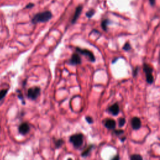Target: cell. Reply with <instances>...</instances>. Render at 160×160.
Listing matches in <instances>:
<instances>
[{"mask_svg":"<svg viewBox=\"0 0 160 160\" xmlns=\"http://www.w3.org/2000/svg\"><path fill=\"white\" fill-rule=\"evenodd\" d=\"M123 50L126 51V52H128V51L130 50V49H131V46H130V45L129 44V43H125V45H124V46H123Z\"/></svg>","mask_w":160,"mask_h":160,"instance_id":"19","label":"cell"},{"mask_svg":"<svg viewBox=\"0 0 160 160\" xmlns=\"http://www.w3.org/2000/svg\"><path fill=\"white\" fill-rule=\"evenodd\" d=\"M125 140H126V138H125V137L123 138L122 139H121V141H125Z\"/></svg>","mask_w":160,"mask_h":160,"instance_id":"27","label":"cell"},{"mask_svg":"<svg viewBox=\"0 0 160 160\" xmlns=\"http://www.w3.org/2000/svg\"><path fill=\"white\" fill-rule=\"evenodd\" d=\"M86 120L88 123H90V124H91V123H93V120L91 117H90V116H86Z\"/></svg>","mask_w":160,"mask_h":160,"instance_id":"21","label":"cell"},{"mask_svg":"<svg viewBox=\"0 0 160 160\" xmlns=\"http://www.w3.org/2000/svg\"><path fill=\"white\" fill-rule=\"evenodd\" d=\"M81 63V60L78 54H73L70 60V64L72 65H77Z\"/></svg>","mask_w":160,"mask_h":160,"instance_id":"10","label":"cell"},{"mask_svg":"<svg viewBox=\"0 0 160 160\" xmlns=\"http://www.w3.org/2000/svg\"><path fill=\"white\" fill-rule=\"evenodd\" d=\"M30 126L27 123H23L22 124H21L19 126V132L20 134L25 135L30 132Z\"/></svg>","mask_w":160,"mask_h":160,"instance_id":"6","label":"cell"},{"mask_svg":"<svg viewBox=\"0 0 160 160\" xmlns=\"http://www.w3.org/2000/svg\"><path fill=\"white\" fill-rule=\"evenodd\" d=\"M19 93V94H18V98H19V99H21V101H23V104H25V101H24V98H23V95H22V94H21V91H18Z\"/></svg>","mask_w":160,"mask_h":160,"instance_id":"22","label":"cell"},{"mask_svg":"<svg viewBox=\"0 0 160 160\" xmlns=\"http://www.w3.org/2000/svg\"><path fill=\"white\" fill-rule=\"evenodd\" d=\"M149 1L152 6H153L155 4V0H149Z\"/></svg>","mask_w":160,"mask_h":160,"instance_id":"24","label":"cell"},{"mask_svg":"<svg viewBox=\"0 0 160 160\" xmlns=\"http://www.w3.org/2000/svg\"><path fill=\"white\" fill-rule=\"evenodd\" d=\"M84 136L81 133H78L72 135L70 138V141L73 144V146L76 148H79L82 146L83 143Z\"/></svg>","mask_w":160,"mask_h":160,"instance_id":"2","label":"cell"},{"mask_svg":"<svg viewBox=\"0 0 160 160\" xmlns=\"http://www.w3.org/2000/svg\"><path fill=\"white\" fill-rule=\"evenodd\" d=\"M110 21L109 19H105L102 21V23H101V27H102L103 30L104 31H107V29H108V25L110 24Z\"/></svg>","mask_w":160,"mask_h":160,"instance_id":"13","label":"cell"},{"mask_svg":"<svg viewBox=\"0 0 160 160\" xmlns=\"http://www.w3.org/2000/svg\"><path fill=\"white\" fill-rule=\"evenodd\" d=\"M132 126L133 129L138 130L141 126V121L138 117H134L132 120Z\"/></svg>","mask_w":160,"mask_h":160,"instance_id":"7","label":"cell"},{"mask_svg":"<svg viewBox=\"0 0 160 160\" xmlns=\"http://www.w3.org/2000/svg\"><path fill=\"white\" fill-rule=\"evenodd\" d=\"M8 90L6 89V90H2L0 91V101H1V99H3L5 96L6 95V94L7 93H8Z\"/></svg>","mask_w":160,"mask_h":160,"instance_id":"15","label":"cell"},{"mask_svg":"<svg viewBox=\"0 0 160 160\" xmlns=\"http://www.w3.org/2000/svg\"><path fill=\"white\" fill-rule=\"evenodd\" d=\"M34 6V4H33V3H29L28 4H27L26 6V7H25V8L26 9H28V8H33V7Z\"/></svg>","mask_w":160,"mask_h":160,"instance_id":"23","label":"cell"},{"mask_svg":"<svg viewBox=\"0 0 160 160\" xmlns=\"http://www.w3.org/2000/svg\"><path fill=\"white\" fill-rule=\"evenodd\" d=\"M93 145H90V146L87 148L83 153H81V156L82 157H86V156H88L90 153V152L91 151V150L93 149Z\"/></svg>","mask_w":160,"mask_h":160,"instance_id":"12","label":"cell"},{"mask_svg":"<svg viewBox=\"0 0 160 160\" xmlns=\"http://www.w3.org/2000/svg\"><path fill=\"white\" fill-rule=\"evenodd\" d=\"M82 10H83V6L82 5H79L77 7L76 10H75L73 18V19H72V21H71L72 24H74L76 23V21L78 19L80 14H81V13L82 11Z\"/></svg>","mask_w":160,"mask_h":160,"instance_id":"9","label":"cell"},{"mask_svg":"<svg viewBox=\"0 0 160 160\" xmlns=\"http://www.w3.org/2000/svg\"><path fill=\"white\" fill-rule=\"evenodd\" d=\"M125 123H126V120H125V118H121L119 119V120H118L119 126H120V127H123V126L125 125Z\"/></svg>","mask_w":160,"mask_h":160,"instance_id":"18","label":"cell"},{"mask_svg":"<svg viewBox=\"0 0 160 160\" xmlns=\"http://www.w3.org/2000/svg\"><path fill=\"white\" fill-rule=\"evenodd\" d=\"M114 133L116 135H121L122 134L124 133V131L122 130V129H117V130H115L114 131Z\"/></svg>","mask_w":160,"mask_h":160,"instance_id":"20","label":"cell"},{"mask_svg":"<svg viewBox=\"0 0 160 160\" xmlns=\"http://www.w3.org/2000/svg\"><path fill=\"white\" fill-rule=\"evenodd\" d=\"M55 147L56 148H60L62 145L64 144V141L62 139H59V140H57L55 141Z\"/></svg>","mask_w":160,"mask_h":160,"instance_id":"14","label":"cell"},{"mask_svg":"<svg viewBox=\"0 0 160 160\" xmlns=\"http://www.w3.org/2000/svg\"><path fill=\"white\" fill-rule=\"evenodd\" d=\"M105 126L106 128L109 129H114L116 127V122L113 119H108L106 120Z\"/></svg>","mask_w":160,"mask_h":160,"instance_id":"11","label":"cell"},{"mask_svg":"<svg viewBox=\"0 0 160 160\" xmlns=\"http://www.w3.org/2000/svg\"><path fill=\"white\" fill-rule=\"evenodd\" d=\"M130 159L132 160H141L143 159V157L140 155H133L131 156Z\"/></svg>","mask_w":160,"mask_h":160,"instance_id":"16","label":"cell"},{"mask_svg":"<svg viewBox=\"0 0 160 160\" xmlns=\"http://www.w3.org/2000/svg\"><path fill=\"white\" fill-rule=\"evenodd\" d=\"M52 18V13L49 11L39 13L35 14L32 19V23L36 24L38 23H45Z\"/></svg>","mask_w":160,"mask_h":160,"instance_id":"1","label":"cell"},{"mask_svg":"<svg viewBox=\"0 0 160 160\" xmlns=\"http://www.w3.org/2000/svg\"><path fill=\"white\" fill-rule=\"evenodd\" d=\"M94 13H95V11H94V10H89L88 12L86 13V15L88 18H91L94 14Z\"/></svg>","mask_w":160,"mask_h":160,"instance_id":"17","label":"cell"},{"mask_svg":"<svg viewBox=\"0 0 160 160\" xmlns=\"http://www.w3.org/2000/svg\"><path fill=\"white\" fill-rule=\"evenodd\" d=\"M138 67H137V68H136V70H135V71H134V73H133V76H136L137 75V73H138Z\"/></svg>","mask_w":160,"mask_h":160,"instance_id":"25","label":"cell"},{"mask_svg":"<svg viewBox=\"0 0 160 160\" xmlns=\"http://www.w3.org/2000/svg\"><path fill=\"white\" fill-rule=\"evenodd\" d=\"M113 160H116V159H120V157L117 155V156H116V157H114L113 158Z\"/></svg>","mask_w":160,"mask_h":160,"instance_id":"26","label":"cell"},{"mask_svg":"<svg viewBox=\"0 0 160 160\" xmlns=\"http://www.w3.org/2000/svg\"><path fill=\"white\" fill-rule=\"evenodd\" d=\"M143 71L146 74L147 81L149 84H152L154 81V77L153 76V68L150 65L148 64H144Z\"/></svg>","mask_w":160,"mask_h":160,"instance_id":"3","label":"cell"},{"mask_svg":"<svg viewBox=\"0 0 160 160\" xmlns=\"http://www.w3.org/2000/svg\"><path fill=\"white\" fill-rule=\"evenodd\" d=\"M76 51L78 52H79V53H81V55L86 56L88 58V59L90 60V61L94 62L95 61V57H94L93 53L89 51L88 49H81V48H76Z\"/></svg>","mask_w":160,"mask_h":160,"instance_id":"5","label":"cell"},{"mask_svg":"<svg viewBox=\"0 0 160 160\" xmlns=\"http://www.w3.org/2000/svg\"><path fill=\"white\" fill-rule=\"evenodd\" d=\"M40 88L38 86L33 87L28 90V97L32 100H35L40 96Z\"/></svg>","mask_w":160,"mask_h":160,"instance_id":"4","label":"cell"},{"mask_svg":"<svg viewBox=\"0 0 160 160\" xmlns=\"http://www.w3.org/2000/svg\"><path fill=\"white\" fill-rule=\"evenodd\" d=\"M109 112H110L111 114L113 116H116L118 115L120 113V107L118 103L113 104L112 106H111L110 108H108Z\"/></svg>","mask_w":160,"mask_h":160,"instance_id":"8","label":"cell"}]
</instances>
